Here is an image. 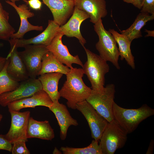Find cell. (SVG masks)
I'll use <instances>...</instances> for the list:
<instances>
[{
  "label": "cell",
  "mask_w": 154,
  "mask_h": 154,
  "mask_svg": "<svg viewBox=\"0 0 154 154\" xmlns=\"http://www.w3.org/2000/svg\"><path fill=\"white\" fill-rule=\"evenodd\" d=\"M145 31L147 33V34L145 35V37H154V31H149L147 30L146 29H145Z\"/></svg>",
  "instance_id": "e575fe53"
},
{
  "label": "cell",
  "mask_w": 154,
  "mask_h": 154,
  "mask_svg": "<svg viewBox=\"0 0 154 154\" xmlns=\"http://www.w3.org/2000/svg\"><path fill=\"white\" fill-rule=\"evenodd\" d=\"M9 61V58L7 59L4 67L0 72V95L15 90L19 85L20 82L12 78L7 72Z\"/></svg>",
  "instance_id": "d4e9b609"
},
{
  "label": "cell",
  "mask_w": 154,
  "mask_h": 154,
  "mask_svg": "<svg viewBox=\"0 0 154 154\" xmlns=\"http://www.w3.org/2000/svg\"><path fill=\"white\" fill-rule=\"evenodd\" d=\"M141 9V12L154 15V0H145Z\"/></svg>",
  "instance_id": "f1b7e54d"
},
{
  "label": "cell",
  "mask_w": 154,
  "mask_h": 154,
  "mask_svg": "<svg viewBox=\"0 0 154 154\" xmlns=\"http://www.w3.org/2000/svg\"><path fill=\"white\" fill-rule=\"evenodd\" d=\"M2 44H0V46H1Z\"/></svg>",
  "instance_id": "ab89813d"
},
{
  "label": "cell",
  "mask_w": 154,
  "mask_h": 154,
  "mask_svg": "<svg viewBox=\"0 0 154 154\" xmlns=\"http://www.w3.org/2000/svg\"><path fill=\"white\" fill-rule=\"evenodd\" d=\"M154 147V141L151 139L149 143L148 147L146 152V154H152L153 153Z\"/></svg>",
  "instance_id": "1f68e13d"
},
{
  "label": "cell",
  "mask_w": 154,
  "mask_h": 154,
  "mask_svg": "<svg viewBox=\"0 0 154 154\" xmlns=\"http://www.w3.org/2000/svg\"><path fill=\"white\" fill-rule=\"evenodd\" d=\"M124 2L131 4H133L134 1V0H123Z\"/></svg>",
  "instance_id": "8d00e7d4"
},
{
  "label": "cell",
  "mask_w": 154,
  "mask_h": 154,
  "mask_svg": "<svg viewBox=\"0 0 154 154\" xmlns=\"http://www.w3.org/2000/svg\"><path fill=\"white\" fill-rule=\"evenodd\" d=\"M127 134L115 119L108 122L99 141L102 154H114L117 150L123 147Z\"/></svg>",
  "instance_id": "5b68a950"
},
{
  "label": "cell",
  "mask_w": 154,
  "mask_h": 154,
  "mask_svg": "<svg viewBox=\"0 0 154 154\" xmlns=\"http://www.w3.org/2000/svg\"><path fill=\"white\" fill-rule=\"evenodd\" d=\"M70 70V68L60 62L51 52L48 51L42 58V67L39 75L53 72H59L66 75Z\"/></svg>",
  "instance_id": "cb8c5ba5"
},
{
  "label": "cell",
  "mask_w": 154,
  "mask_h": 154,
  "mask_svg": "<svg viewBox=\"0 0 154 154\" xmlns=\"http://www.w3.org/2000/svg\"><path fill=\"white\" fill-rule=\"evenodd\" d=\"M109 31L113 35L118 44L120 59L122 60L125 59L128 65L132 69H135L134 57L130 48L131 42L126 36L119 33L114 29H109Z\"/></svg>",
  "instance_id": "7402d4cb"
},
{
  "label": "cell",
  "mask_w": 154,
  "mask_h": 154,
  "mask_svg": "<svg viewBox=\"0 0 154 154\" xmlns=\"http://www.w3.org/2000/svg\"><path fill=\"white\" fill-rule=\"evenodd\" d=\"M89 18L90 16L87 13L75 6L70 18L67 22L60 27L58 33L68 37L76 38L83 47L86 41L81 33L80 26L83 21Z\"/></svg>",
  "instance_id": "7c38bea8"
},
{
  "label": "cell",
  "mask_w": 154,
  "mask_h": 154,
  "mask_svg": "<svg viewBox=\"0 0 154 154\" xmlns=\"http://www.w3.org/2000/svg\"><path fill=\"white\" fill-rule=\"evenodd\" d=\"M26 141L19 140L13 144L11 152L12 154H30V153L26 145Z\"/></svg>",
  "instance_id": "83f0119b"
},
{
  "label": "cell",
  "mask_w": 154,
  "mask_h": 154,
  "mask_svg": "<svg viewBox=\"0 0 154 154\" xmlns=\"http://www.w3.org/2000/svg\"><path fill=\"white\" fill-rule=\"evenodd\" d=\"M10 46V51L6 58H9L10 60L7 68V72L12 78L18 82L25 80L29 77L17 48Z\"/></svg>",
  "instance_id": "d6986e66"
},
{
  "label": "cell",
  "mask_w": 154,
  "mask_h": 154,
  "mask_svg": "<svg viewBox=\"0 0 154 154\" xmlns=\"http://www.w3.org/2000/svg\"><path fill=\"white\" fill-rule=\"evenodd\" d=\"M27 3L29 7L35 10H41L42 3L40 0H23Z\"/></svg>",
  "instance_id": "4dcf8cb0"
},
{
  "label": "cell",
  "mask_w": 154,
  "mask_h": 154,
  "mask_svg": "<svg viewBox=\"0 0 154 154\" xmlns=\"http://www.w3.org/2000/svg\"><path fill=\"white\" fill-rule=\"evenodd\" d=\"M9 111L11 115V125L9 131L5 135V138L12 144L19 140L27 141V133L30 112Z\"/></svg>",
  "instance_id": "30bf717a"
},
{
  "label": "cell",
  "mask_w": 154,
  "mask_h": 154,
  "mask_svg": "<svg viewBox=\"0 0 154 154\" xmlns=\"http://www.w3.org/2000/svg\"><path fill=\"white\" fill-rule=\"evenodd\" d=\"M6 60V58L0 56V72L4 67Z\"/></svg>",
  "instance_id": "836d02e7"
},
{
  "label": "cell",
  "mask_w": 154,
  "mask_h": 154,
  "mask_svg": "<svg viewBox=\"0 0 154 154\" xmlns=\"http://www.w3.org/2000/svg\"><path fill=\"white\" fill-rule=\"evenodd\" d=\"M3 116L2 114H0V122L1 121L3 118Z\"/></svg>",
  "instance_id": "f35d334b"
},
{
  "label": "cell",
  "mask_w": 154,
  "mask_h": 154,
  "mask_svg": "<svg viewBox=\"0 0 154 154\" xmlns=\"http://www.w3.org/2000/svg\"><path fill=\"white\" fill-rule=\"evenodd\" d=\"M49 109L54 114L57 120L60 127L61 139L65 140L69 127L71 125L77 126V121L71 116L66 106L60 103L58 100L53 102Z\"/></svg>",
  "instance_id": "ac0fdd59"
},
{
  "label": "cell",
  "mask_w": 154,
  "mask_h": 154,
  "mask_svg": "<svg viewBox=\"0 0 154 154\" xmlns=\"http://www.w3.org/2000/svg\"><path fill=\"white\" fill-rule=\"evenodd\" d=\"M42 89V85L38 79L29 77L21 81L15 90L0 95V105L7 106L10 103L30 96Z\"/></svg>",
  "instance_id": "9c48e42d"
},
{
  "label": "cell",
  "mask_w": 154,
  "mask_h": 154,
  "mask_svg": "<svg viewBox=\"0 0 154 154\" xmlns=\"http://www.w3.org/2000/svg\"><path fill=\"white\" fill-rule=\"evenodd\" d=\"M76 109L80 111L87 120L92 138L99 142L108 123L86 100L78 103Z\"/></svg>",
  "instance_id": "ba28073f"
},
{
  "label": "cell",
  "mask_w": 154,
  "mask_h": 154,
  "mask_svg": "<svg viewBox=\"0 0 154 154\" xmlns=\"http://www.w3.org/2000/svg\"><path fill=\"white\" fill-rule=\"evenodd\" d=\"M60 150L64 154H102L99 142L94 139L86 147L73 148L62 147Z\"/></svg>",
  "instance_id": "4316f807"
},
{
  "label": "cell",
  "mask_w": 154,
  "mask_h": 154,
  "mask_svg": "<svg viewBox=\"0 0 154 154\" xmlns=\"http://www.w3.org/2000/svg\"><path fill=\"white\" fill-rule=\"evenodd\" d=\"M9 13L4 9L0 0V39L9 40L15 32L9 22Z\"/></svg>",
  "instance_id": "484cf974"
},
{
  "label": "cell",
  "mask_w": 154,
  "mask_h": 154,
  "mask_svg": "<svg viewBox=\"0 0 154 154\" xmlns=\"http://www.w3.org/2000/svg\"><path fill=\"white\" fill-rule=\"evenodd\" d=\"M7 0L10 1L12 2L15 3L16 2L19 1H20L21 0Z\"/></svg>",
  "instance_id": "74e56055"
},
{
  "label": "cell",
  "mask_w": 154,
  "mask_h": 154,
  "mask_svg": "<svg viewBox=\"0 0 154 154\" xmlns=\"http://www.w3.org/2000/svg\"><path fill=\"white\" fill-rule=\"evenodd\" d=\"M66 75V80L59 91L60 97L67 100L70 108L76 109L77 104L86 100L91 93L92 89L84 83L82 68H72Z\"/></svg>",
  "instance_id": "6da1fadb"
},
{
  "label": "cell",
  "mask_w": 154,
  "mask_h": 154,
  "mask_svg": "<svg viewBox=\"0 0 154 154\" xmlns=\"http://www.w3.org/2000/svg\"><path fill=\"white\" fill-rule=\"evenodd\" d=\"M54 137V130L48 121H38L30 117L27 133L28 139L36 138L51 140Z\"/></svg>",
  "instance_id": "ffe728a7"
},
{
  "label": "cell",
  "mask_w": 154,
  "mask_h": 154,
  "mask_svg": "<svg viewBox=\"0 0 154 154\" xmlns=\"http://www.w3.org/2000/svg\"><path fill=\"white\" fill-rule=\"evenodd\" d=\"M63 74L59 72L47 73L40 75L38 78L41 83L42 90L47 94L53 102L60 99L58 86L59 80Z\"/></svg>",
  "instance_id": "44dd1931"
},
{
  "label": "cell",
  "mask_w": 154,
  "mask_h": 154,
  "mask_svg": "<svg viewBox=\"0 0 154 154\" xmlns=\"http://www.w3.org/2000/svg\"><path fill=\"white\" fill-rule=\"evenodd\" d=\"M74 0V1L75 0Z\"/></svg>",
  "instance_id": "60d3db41"
},
{
  "label": "cell",
  "mask_w": 154,
  "mask_h": 154,
  "mask_svg": "<svg viewBox=\"0 0 154 154\" xmlns=\"http://www.w3.org/2000/svg\"><path fill=\"white\" fill-rule=\"evenodd\" d=\"M62 153V152L60 150H59L57 148L55 147L52 153L54 154H61Z\"/></svg>",
  "instance_id": "d590c367"
},
{
  "label": "cell",
  "mask_w": 154,
  "mask_h": 154,
  "mask_svg": "<svg viewBox=\"0 0 154 154\" xmlns=\"http://www.w3.org/2000/svg\"><path fill=\"white\" fill-rule=\"evenodd\" d=\"M12 144L5 138V135L0 134V150L11 152Z\"/></svg>",
  "instance_id": "f546056e"
},
{
  "label": "cell",
  "mask_w": 154,
  "mask_h": 154,
  "mask_svg": "<svg viewBox=\"0 0 154 154\" xmlns=\"http://www.w3.org/2000/svg\"><path fill=\"white\" fill-rule=\"evenodd\" d=\"M87 60L82 67L91 85L92 89L97 91H102L104 88L105 76L110 70L107 62L84 46Z\"/></svg>",
  "instance_id": "3957f363"
},
{
  "label": "cell",
  "mask_w": 154,
  "mask_h": 154,
  "mask_svg": "<svg viewBox=\"0 0 154 154\" xmlns=\"http://www.w3.org/2000/svg\"><path fill=\"white\" fill-rule=\"evenodd\" d=\"M154 19V15L141 12L131 25L126 29L121 31V34L126 36L131 42L134 39L142 37L141 29L147 22Z\"/></svg>",
  "instance_id": "603a6c76"
},
{
  "label": "cell",
  "mask_w": 154,
  "mask_h": 154,
  "mask_svg": "<svg viewBox=\"0 0 154 154\" xmlns=\"http://www.w3.org/2000/svg\"><path fill=\"white\" fill-rule=\"evenodd\" d=\"M50 9L53 21L60 26L65 24L72 15L75 7L73 0H42Z\"/></svg>",
  "instance_id": "5bb4252c"
},
{
  "label": "cell",
  "mask_w": 154,
  "mask_h": 154,
  "mask_svg": "<svg viewBox=\"0 0 154 154\" xmlns=\"http://www.w3.org/2000/svg\"><path fill=\"white\" fill-rule=\"evenodd\" d=\"M115 92V85L109 84L100 91L92 90L86 100L108 122L114 119L113 106Z\"/></svg>",
  "instance_id": "8992f818"
},
{
  "label": "cell",
  "mask_w": 154,
  "mask_h": 154,
  "mask_svg": "<svg viewBox=\"0 0 154 154\" xmlns=\"http://www.w3.org/2000/svg\"><path fill=\"white\" fill-rule=\"evenodd\" d=\"M145 0H134L132 4L139 9H141Z\"/></svg>",
  "instance_id": "d6a6232c"
},
{
  "label": "cell",
  "mask_w": 154,
  "mask_h": 154,
  "mask_svg": "<svg viewBox=\"0 0 154 154\" xmlns=\"http://www.w3.org/2000/svg\"><path fill=\"white\" fill-rule=\"evenodd\" d=\"M60 26L53 20H49L48 25L42 33L28 39L11 38L8 40L10 45L17 48L24 47L29 44L49 45L58 33Z\"/></svg>",
  "instance_id": "8fae6325"
},
{
  "label": "cell",
  "mask_w": 154,
  "mask_h": 154,
  "mask_svg": "<svg viewBox=\"0 0 154 154\" xmlns=\"http://www.w3.org/2000/svg\"><path fill=\"white\" fill-rule=\"evenodd\" d=\"M25 50L19 52L26 67L29 77L36 78L39 76L42 65V58L48 50L46 46L29 44L24 47Z\"/></svg>",
  "instance_id": "52a82bcc"
},
{
  "label": "cell",
  "mask_w": 154,
  "mask_h": 154,
  "mask_svg": "<svg viewBox=\"0 0 154 154\" xmlns=\"http://www.w3.org/2000/svg\"><path fill=\"white\" fill-rule=\"evenodd\" d=\"M63 35L62 33H58L51 43L46 46L48 50L60 62L70 68H73V64H78L82 67L83 64L78 56L72 55L69 53L67 46L63 44L62 39Z\"/></svg>",
  "instance_id": "4fadbf2b"
},
{
  "label": "cell",
  "mask_w": 154,
  "mask_h": 154,
  "mask_svg": "<svg viewBox=\"0 0 154 154\" xmlns=\"http://www.w3.org/2000/svg\"><path fill=\"white\" fill-rule=\"evenodd\" d=\"M113 111L114 119L128 134L134 131L143 121L154 114V109L146 104L137 109H126L114 102Z\"/></svg>",
  "instance_id": "7a4b0ae2"
},
{
  "label": "cell",
  "mask_w": 154,
  "mask_h": 154,
  "mask_svg": "<svg viewBox=\"0 0 154 154\" xmlns=\"http://www.w3.org/2000/svg\"><path fill=\"white\" fill-rule=\"evenodd\" d=\"M94 29L99 37L96 48L99 56L106 62L109 61L117 69H120L118 63L119 53L113 36L104 27L102 19L94 24Z\"/></svg>",
  "instance_id": "277c9868"
},
{
  "label": "cell",
  "mask_w": 154,
  "mask_h": 154,
  "mask_svg": "<svg viewBox=\"0 0 154 154\" xmlns=\"http://www.w3.org/2000/svg\"><path fill=\"white\" fill-rule=\"evenodd\" d=\"M7 3L12 7L18 14L21 21L20 25L18 31L12 34L11 38L21 39L25 33L32 31H41L43 30L42 26L33 25L28 21V18L34 16V13L28 9L27 5L25 4L17 6L15 3L6 0Z\"/></svg>",
  "instance_id": "2e32d148"
},
{
  "label": "cell",
  "mask_w": 154,
  "mask_h": 154,
  "mask_svg": "<svg viewBox=\"0 0 154 154\" xmlns=\"http://www.w3.org/2000/svg\"><path fill=\"white\" fill-rule=\"evenodd\" d=\"M75 6L90 16V21L94 24L108 14L105 0H75Z\"/></svg>",
  "instance_id": "e0dca14e"
},
{
  "label": "cell",
  "mask_w": 154,
  "mask_h": 154,
  "mask_svg": "<svg viewBox=\"0 0 154 154\" xmlns=\"http://www.w3.org/2000/svg\"><path fill=\"white\" fill-rule=\"evenodd\" d=\"M53 103L47 94L42 89L30 96L10 103L7 106L9 111H19L23 108H35L38 106H44L49 108Z\"/></svg>",
  "instance_id": "9a60e30c"
}]
</instances>
